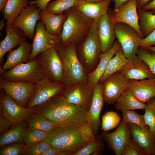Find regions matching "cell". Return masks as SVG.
Returning a JSON list of instances; mask_svg holds the SVG:
<instances>
[{
    "label": "cell",
    "mask_w": 155,
    "mask_h": 155,
    "mask_svg": "<svg viewBox=\"0 0 155 155\" xmlns=\"http://www.w3.org/2000/svg\"><path fill=\"white\" fill-rule=\"evenodd\" d=\"M84 1L88 2L93 3H98L103 1L104 0H82Z\"/></svg>",
    "instance_id": "obj_53"
},
{
    "label": "cell",
    "mask_w": 155,
    "mask_h": 155,
    "mask_svg": "<svg viewBox=\"0 0 155 155\" xmlns=\"http://www.w3.org/2000/svg\"><path fill=\"white\" fill-rule=\"evenodd\" d=\"M120 72L129 80H141L155 78L148 65L138 56L126 64Z\"/></svg>",
    "instance_id": "obj_23"
},
{
    "label": "cell",
    "mask_w": 155,
    "mask_h": 155,
    "mask_svg": "<svg viewBox=\"0 0 155 155\" xmlns=\"http://www.w3.org/2000/svg\"><path fill=\"white\" fill-rule=\"evenodd\" d=\"M60 151L56 148L51 146L44 152L42 155H59Z\"/></svg>",
    "instance_id": "obj_47"
},
{
    "label": "cell",
    "mask_w": 155,
    "mask_h": 155,
    "mask_svg": "<svg viewBox=\"0 0 155 155\" xmlns=\"http://www.w3.org/2000/svg\"><path fill=\"white\" fill-rule=\"evenodd\" d=\"M155 46V29L148 36L141 40L139 47Z\"/></svg>",
    "instance_id": "obj_44"
},
{
    "label": "cell",
    "mask_w": 155,
    "mask_h": 155,
    "mask_svg": "<svg viewBox=\"0 0 155 155\" xmlns=\"http://www.w3.org/2000/svg\"><path fill=\"white\" fill-rule=\"evenodd\" d=\"M0 75V78L10 81L34 82L46 77L36 57L5 71Z\"/></svg>",
    "instance_id": "obj_6"
},
{
    "label": "cell",
    "mask_w": 155,
    "mask_h": 155,
    "mask_svg": "<svg viewBox=\"0 0 155 155\" xmlns=\"http://www.w3.org/2000/svg\"><path fill=\"white\" fill-rule=\"evenodd\" d=\"M49 132L29 127L26 130L24 135L23 143L24 144L36 142L45 140Z\"/></svg>",
    "instance_id": "obj_38"
},
{
    "label": "cell",
    "mask_w": 155,
    "mask_h": 155,
    "mask_svg": "<svg viewBox=\"0 0 155 155\" xmlns=\"http://www.w3.org/2000/svg\"><path fill=\"white\" fill-rule=\"evenodd\" d=\"M76 46L75 44H63L59 42L54 47L62 60L64 71L63 84L65 88L87 80L88 74L77 55Z\"/></svg>",
    "instance_id": "obj_4"
},
{
    "label": "cell",
    "mask_w": 155,
    "mask_h": 155,
    "mask_svg": "<svg viewBox=\"0 0 155 155\" xmlns=\"http://www.w3.org/2000/svg\"><path fill=\"white\" fill-rule=\"evenodd\" d=\"M103 91L102 84L99 81L94 87L92 103L87 112L88 120L95 136L100 126V115L104 102Z\"/></svg>",
    "instance_id": "obj_19"
},
{
    "label": "cell",
    "mask_w": 155,
    "mask_h": 155,
    "mask_svg": "<svg viewBox=\"0 0 155 155\" xmlns=\"http://www.w3.org/2000/svg\"><path fill=\"white\" fill-rule=\"evenodd\" d=\"M78 0H56L49 3L46 10L56 14H62L66 10L74 6Z\"/></svg>",
    "instance_id": "obj_35"
},
{
    "label": "cell",
    "mask_w": 155,
    "mask_h": 155,
    "mask_svg": "<svg viewBox=\"0 0 155 155\" xmlns=\"http://www.w3.org/2000/svg\"><path fill=\"white\" fill-rule=\"evenodd\" d=\"M64 12L67 15L60 37L62 44H75L82 42L87 35L95 20L89 19L74 7Z\"/></svg>",
    "instance_id": "obj_3"
},
{
    "label": "cell",
    "mask_w": 155,
    "mask_h": 155,
    "mask_svg": "<svg viewBox=\"0 0 155 155\" xmlns=\"http://www.w3.org/2000/svg\"><path fill=\"white\" fill-rule=\"evenodd\" d=\"M101 136L116 155H122L124 146L132 137L129 124L123 119L114 131L103 133Z\"/></svg>",
    "instance_id": "obj_17"
},
{
    "label": "cell",
    "mask_w": 155,
    "mask_h": 155,
    "mask_svg": "<svg viewBox=\"0 0 155 155\" xmlns=\"http://www.w3.org/2000/svg\"><path fill=\"white\" fill-rule=\"evenodd\" d=\"M137 9L140 30L144 38L155 29V15L151 11Z\"/></svg>",
    "instance_id": "obj_33"
},
{
    "label": "cell",
    "mask_w": 155,
    "mask_h": 155,
    "mask_svg": "<svg viewBox=\"0 0 155 155\" xmlns=\"http://www.w3.org/2000/svg\"><path fill=\"white\" fill-rule=\"evenodd\" d=\"M13 124L4 117L2 110L0 108V134L7 131Z\"/></svg>",
    "instance_id": "obj_45"
},
{
    "label": "cell",
    "mask_w": 155,
    "mask_h": 155,
    "mask_svg": "<svg viewBox=\"0 0 155 155\" xmlns=\"http://www.w3.org/2000/svg\"><path fill=\"white\" fill-rule=\"evenodd\" d=\"M94 88L89 85L87 80L65 88L61 94L68 101L80 106L87 113L92 103Z\"/></svg>",
    "instance_id": "obj_10"
},
{
    "label": "cell",
    "mask_w": 155,
    "mask_h": 155,
    "mask_svg": "<svg viewBox=\"0 0 155 155\" xmlns=\"http://www.w3.org/2000/svg\"><path fill=\"white\" fill-rule=\"evenodd\" d=\"M142 9L145 10H151L155 11V0L151 1L148 4L144 6Z\"/></svg>",
    "instance_id": "obj_49"
},
{
    "label": "cell",
    "mask_w": 155,
    "mask_h": 155,
    "mask_svg": "<svg viewBox=\"0 0 155 155\" xmlns=\"http://www.w3.org/2000/svg\"><path fill=\"white\" fill-rule=\"evenodd\" d=\"M50 144L45 140L24 146L22 155H42L46 150L51 147Z\"/></svg>",
    "instance_id": "obj_36"
},
{
    "label": "cell",
    "mask_w": 155,
    "mask_h": 155,
    "mask_svg": "<svg viewBox=\"0 0 155 155\" xmlns=\"http://www.w3.org/2000/svg\"><path fill=\"white\" fill-rule=\"evenodd\" d=\"M137 55L148 65L155 75V53L143 47H139Z\"/></svg>",
    "instance_id": "obj_39"
},
{
    "label": "cell",
    "mask_w": 155,
    "mask_h": 155,
    "mask_svg": "<svg viewBox=\"0 0 155 155\" xmlns=\"http://www.w3.org/2000/svg\"><path fill=\"white\" fill-rule=\"evenodd\" d=\"M127 88L139 101L145 103L155 97V78L129 80Z\"/></svg>",
    "instance_id": "obj_20"
},
{
    "label": "cell",
    "mask_w": 155,
    "mask_h": 155,
    "mask_svg": "<svg viewBox=\"0 0 155 155\" xmlns=\"http://www.w3.org/2000/svg\"><path fill=\"white\" fill-rule=\"evenodd\" d=\"M143 47L150 50L155 53V46H150Z\"/></svg>",
    "instance_id": "obj_54"
},
{
    "label": "cell",
    "mask_w": 155,
    "mask_h": 155,
    "mask_svg": "<svg viewBox=\"0 0 155 155\" xmlns=\"http://www.w3.org/2000/svg\"><path fill=\"white\" fill-rule=\"evenodd\" d=\"M8 0H0V11L3 10L7 3Z\"/></svg>",
    "instance_id": "obj_51"
},
{
    "label": "cell",
    "mask_w": 155,
    "mask_h": 155,
    "mask_svg": "<svg viewBox=\"0 0 155 155\" xmlns=\"http://www.w3.org/2000/svg\"><path fill=\"white\" fill-rule=\"evenodd\" d=\"M29 5L28 0H8L2 11L3 19L7 21L6 24H13L15 19L23 9Z\"/></svg>",
    "instance_id": "obj_31"
},
{
    "label": "cell",
    "mask_w": 155,
    "mask_h": 155,
    "mask_svg": "<svg viewBox=\"0 0 155 155\" xmlns=\"http://www.w3.org/2000/svg\"><path fill=\"white\" fill-rule=\"evenodd\" d=\"M32 50V44L26 41L17 49L8 52L7 60L1 67L5 71L9 70L20 64L30 61Z\"/></svg>",
    "instance_id": "obj_25"
},
{
    "label": "cell",
    "mask_w": 155,
    "mask_h": 155,
    "mask_svg": "<svg viewBox=\"0 0 155 155\" xmlns=\"http://www.w3.org/2000/svg\"><path fill=\"white\" fill-rule=\"evenodd\" d=\"M151 0H137V9H142L144 6L148 4Z\"/></svg>",
    "instance_id": "obj_50"
},
{
    "label": "cell",
    "mask_w": 155,
    "mask_h": 155,
    "mask_svg": "<svg viewBox=\"0 0 155 155\" xmlns=\"http://www.w3.org/2000/svg\"><path fill=\"white\" fill-rule=\"evenodd\" d=\"M26 121L13 124L7 131L1 134L0 147L14 143H23L24 134L27 129Z\"/></svg>",
    "instance_id": "obj_28"
},
{
    "label": "cell",
    "mask_w": 155,
    "mask_h": 155,
    "mask_svg": "<svg viewBox=\"0 0 155 155\" xmlns=\"http://www.w3.org/2000/svg\"><path fill=\"white\" fill-rule=\"evenodd\" d=\"M5 20L3 19L1 20L0 21V30H2L4 28L5 23Z\"/></svg>",
    "instance_id": "obj_52"
},
{
    "label": "cell",
    "mask_w": 155,
    "mask_h": 155,
    "mask_svg": "<svg viewBox=\"0 0 155 155\" xmlns=\"http://www.w3.org/2000/svg\"><path fill=\"white\" fill-rule=\"evenodd\" d=\"M0 87L19 105L26 107L35 92L36 83L11 81L0 78Z\"/></svg>",
    "instance_id": "obj_9"
},
{
    "label": "cell",
    "mask_w": 155,
    "mask_h": 155,
    "mask_svg": "<svg viewBox=\"0 0 155 155\" xmlns=\"http://www.w3.org/2000/svg\"><path fill=\"white\" fill-rule=\"evenodd\" d=\"M40 19L43 22L46 31L49 33L60 38L64 23L67 15L62 14H56L46 10H41Z\"/></svg>",
    "instance_id": "obj_27"
},
{
    "label": "cell",
    "mask_w": 155,
    "mask_h": 155,
    "mask_svg": "<svg viewBox=\"0 0 155 155\" xmlns=\"http://www.w3.org/2000/svg\"><path fill=\"white\" fill-rule=\"evenodd\" d=\"M115 107L117 110L145 109L148 104L139 101L127 88L121 94L116 100Z\"/></svg>",
    "instance_id": "obj_29"
},
{
    "label": "cell",
    "mask_w": 155,
    "mask_h": 155,
    "mask_svg": "<svg viewBox=\"0 0 155 155\" xmlns=\"http://www.w3.org/2000/svg\"><path fill=\"white\" fill-rule=\"evenodd\" d=\"M0 108L4 117L13 124L26 120L36 112L34 107L28 108L19 105L4 92L0 93Z\"/></svg>",
    "instance_id": "obj_11"
},
{
    "label": "cell",
    "mask_w": 155,
    "mask_h": 155,
    "mask_svg": "<svg viewBox=\"0 0 155 155\" xmlns=\"http://www.w3.org/2000/svg\"><path fill=\"white\" fill-rule=\"evenodd\" d=\"M153 104H154V106H155V98L154 99V100H153V101H152Z\"/></svg>",
    "instance_id": "obj_55"
},
{
    "label": "cell",
    "mask_w": 155,
    "mask_h": 155,
    "mask_svg": "<svg viewBox=\"0 0 155 155\" xmlns=\"http://www.w3.org/2000/svg\"><path fill=\"white\" fill-rule=\"evenodd\" d=\"M6 36L1 42L0 62L1 63L5 54L14 48L19 46L26 41V35L20 28L13 24H6Z\"/></svg>",
    "instance_id": "obj_22"
},
{
    "label": "cell",
    "mask_w": 155,
    "mask_h": 155,
    "mask_svg": "<svg viewBox=\"0 0 155 155\" xmlns=\"http://www.w3.org/2000/svg\"><path fill=\"white\" fill-rule=\"evenodd\" d=\"M34 108L36 112L58 126L81 125L88 120L85 110L68 101L61 94Z\"/></svg>",
    "instance_id": "obj_2"
},
{
    "label": "cell",
    "mask_w": 155,
    "mask_h": 155,
    "mask_svg": "<svg viewBox=\"0 0 155 155\" xmlns=\"http://www.w3.org/2000/svg\"><path fill=\"white\" fill-rule=\"evenodd\" d=\"M40 10L36 5L29 4L15 19L13 24L22 30L29 38L33 40L37 23L40 19Z\"/></svg>",
    "instance_id": "obj_13"
},
{
    "label": "cell",
    "mask_w": 155,
    "mask_h": 155,
    "mask_svg": "<svg viewBox=\"0 0 155 155\" xmlns=\"http://www.w3.org/2000/svg\"><path fill=\"white\" fill-rule=\"evenodd\" d=\"M121 111L123 116V119L126 122L133 123L141 128L148 126L145 122L144 115L139 114L135 111L131 110H124Z\"/></svg>",
    "instance_id": "obj_40"
},
{
    "label": "cell",
    "mask_w": 155,
    "mask_h": 155,
    "mask_svg": "<svg viewBox=\"0 0 155 155\" xmlns=\"http://www.w3.org/2000/svg\"><path fill=\"white\" fill-rule=\"evenodd\" d=\"M131 60L126 57L121 47L109 61L105 71L99 81L102 83L112 74L120 72L126 64Z\"/></svg>",
    "instance_id": "obj_30"
},
{
    "label": "cell",
    "mask_w": 155,
    "mask_h": 155,
    "mask_svg": "<svg viewBox=\"0 0 155 155\" xmlns=\"http://www.w3.org/2000/svg\"><path fill=\"white\" fill-rule=\"evenodd\" d=\"M94 135L88 120L82 125L59 126L49 132L45 140L60 151L75 153L94 140Z\"/></svg>",
    "instance_id": "obj_1"
},
{
    "label": "cell",
    "mask_w": 155,
    "mask_h": 155,
    "mask_svg": "<svg viewBox=\"0 0 155 155\" xmlns=\"http://www.w3.org/2000/svg\"><path fill=\"white\" fill-rule=\"evenodd\" d=\"M115 30L116 37L126 57L132 60L137 58L138 49L143 38L134 28L125 24H115Z\"/></svg>",
    "instance_id": "obj_7"
},
{
    "label": "cell",
    "mask_w": 155,
    "mask_h": 155,
    "mask_svg": "<svg viewBox=\"0 0 155 155\" xmlns=\"http://www.w3.org/2000/svg\"><path fill=\"white\" fill-rule=\"evenodd\" d=\"M121 47L118 40H116L111 49L105 53H102L100 61L94 70L88 74L87 81L92 87L94 86L105 71L108 62L117 51Z\"/></svg>",
    "instance_id": "obj_26"
},
{
    "label": "cell",
    "mask_w": 155,
    "mask_h": 155,
    "mask_svg": "<svg viewBox=\"0 0 155 155\" xmlns=\"http://www.w3.org/2000/svg\"><path fill=\"white\" fill-rule=\"evenodd\" d=\"M122 155H146L132 137L126 143L123 149Z\"/></svg>",
    "instance_id": "obj_42"
},
{
    "label": "cell",
    "mask_w": 155,
    "mask_h": 155,
    "mask_svg": "<svg viewBox=\"0 0 155 155\" xmlns=\"http://www.w3.org/2000/svg\"><path fill=\"white\" fill-rule=\"evenodd\" d=\"M129 0H111L115 3L113 11L118 9L121 6Z\"/></svg>",
    "instance_id": "obj_48"
},
{
    "label": "cell",
    "mask_w": 155,
    "mask_h": 155,
    "mask_svg": "<svg viewBox=\"0 0 155 155\" xmlns=\"http://www.w3.org/2000/svg\"><path fill=\"white\" fill-rule=\"evenodd\" d=\"M36 83L35 92L26 108H34L41 104L53 96L61 94L65 88L63 85L53 83L46 77Z\"/></svg>",
    "instance_id": "obj_12"
},
{
    "label": "cell",
    "mask_w": 155,
    "mask_h": 155,
    "mask_svg": "<svg viewBox=\"0 0 155 155\" xmlns=\"http://www.w3.org/2000/svg\"><path fill=\"white\" fill-rule=\"evenodd\" d=\"M120 117L116 112L109 111L102 117L101 129L107 131L116 127L120 121Z\"/></svg>",
    "instance_id": "obj_37"
},
{
    "label": "cell",
    "mask_w": 155,
    "mask_h": 155,
    "mask_svg": "<svg viewBox=\"0 0 155 155\" xmlns=\"http://www.w3.org/2000/svg\"><path fill=\"white\" fill-rule=\"evenodd\" d=\"M144 115L146 125L155 140V106L152 102L148 104Z\"/></svg>",
    "instance_id": "obj_41"
},
{
    "label": "cell",
    "mask_w": 155,
    "mask_h": 155,
    "mask_svg": "<svg viewBox=\"0 0 155 155\" xmlns=\"http://www.w3.org/2000/svg\"><path fill=\"white\" fill-rule=\"evenodd\" d=\"M129 80L120 72L108 77L102 83L104 102L108 104L115 103L122 92L127 88Z\"/></svg>",
    "instance_id": "obj_15"
},
{
    "label": "cell",
    "mask_w": 155,
    "mask_h": 155,
    "mask_svg": "<svg viewBox=\"0 0 155 155\" xmlns=\"http://www.w3.org/2000/svg\"><path fill=\"white\" fill-rule=\"evenodd\" d=\"M36 57L46 77L53 83L63 85V64L61 57L55 49H49Z\"/></svg>",
    "instance_id": "obj_8"
},
{
    "label": "cell",
    "mask_w": 155,
    "mask_h": 155,
    "mask_svg": "<svg viewBox=\"0 0 155 155\" xmlns=\"http://www.w3.org/2000/svg\"><path fill=\"white\" fill-rule=\"evenodd\" d=\"M112 13L108 11L98 22V35L102 53H106L112 48L116 37L115 24L111 20Z\"/></svg>",
    "instance_id": "obj_18"
},
{
    "label": "cell",
    "mask_w": 155,
    "mask_h": 155,
    "mask_svg": "<svg viewBox=\"0 0 155 155\" xmlns=\"http://www.w3.org/2000/svg\"><path fill=\"white\" fill-rule=\"evenodd\" d=\"M101 136L97 135L94 140L72 155H98L103 151L104 147Z\"/></svg>",
    "instance_id": "obj_34"
},
{
    "label": "cell",
    "mask_w": 155,
    "mask_h": 155,
    "mask_svg": "<svg viewBox=\"0 0 155 155\" xmlns=\"http://www.w3.org/2000/svg\"><path fill=\"white\" fill-rule=\"evenodd\" d=\"M137 1L129 0L117 10L113 11L111 14V20L114 24L122 23L130 26L144 38L140 28Z\"/></svg>",
    "instance_id": "obj_16"
},
{
    "label": "cell",
    "mask_w": 155,
    "mask_h": 155,
    "mask_svg": "<svg viewBox=\"0 0 155 155\" xmlns=\"http://www.w3.org/2000/svg\"><path fill=\"white\" fill-rule=\"evenodd\" d=\"M24 144L23 143H14L5 145L1 147L0 155H21Z\"/></svg>",
    "instance_id": "obj_43"
},
{
    "label": "cell",
    "mask_w": 155,
    "mask_h": 155,
    "mask_svg": "<svg viewBox=\"0 0 155 155\" xmlns=\"http://www.w3.org/2000/svg\"><path fill=\"white\" fill-rule=\"evenodd\" d=\"M29 127L49 132L58 126L44 116L35 112L30 116L26 120Z\"/></svg>",
    "instance_id": "obj_32"
},
{
    "label": "cell",
    "mask_w": 155,
    "mask_h": 155,
    "mask_svg": "<svg viewBox=\"0 0 155 155\" xmlns=\"http://www.w3.org/2000/svg\"><path fill=\"white\" fill-rule=\"evenodd\" d=\"M111 0H104L98 3L78 0L74 7L88 18L98 20L108 12Z\"/></svg>",
    "instance_id": "obj_24"
},
{
    "label": "cell",
    "mask_w": 155,
    "mask_h": 155,
    "mask_svg": "<svg viewBox=\"0 0 155 155\" xmlns=\"http://www.w3.org/2000/svg\"><path fill=\"white\" fill-rule=\"evenodd\" d=\"M52 0H35L29 1L30 5H36L42 10H46L47 6L50 1Z\"/></svg>",
    "instance_id": "obj_46"
},
{
    "label": "cell",
    "mask_w": 155,
    "mask_h": 155,
    "mask_svg": "<svg viewBox=\"0 0 155 155\" xmlns=\"http://www.w3.org/2000/svg\"><path fill=\"white\" fill-rule=\"evenodd\" d=\"M33 40L30 61L39 54L54 48L60 42V38L49 33L46 31L43 22L40 19L37 23Z\"/></svg>",
    "instance_id": "obj_14"
},
{
    "label": "cell",
    "mask_w": 155,
    "mask_h": 155,
    "mask_svg": "<svg viewBox=\"0 0 155 155\" xmlns=\"http://www.w3.org/2000/svg\"><path fill=\"white\" fill-rule=\"evenodd\" d=\"M132 137L146 155H155V140L148 126L140 128L133 123H128Z\"/></svg>",
    "instance_id": "obj_21"
},
{
    "label": "cell",
    "mask_w": 155,
    "mask_h": 155,
    "mask_svg": "<svg viewBox=\"0 0 155 155\" xmlns=\"http://www.w3.org/2000/svg\"><path fill=\"white\" fill-rule=\"evenodd\" d=\"M98 21H95L86 38L76 46L78 58L87 74L96 68L102 53L97 33Z\"/></svg>",
    "instance_id": "obj_5"
}]
</instances>
